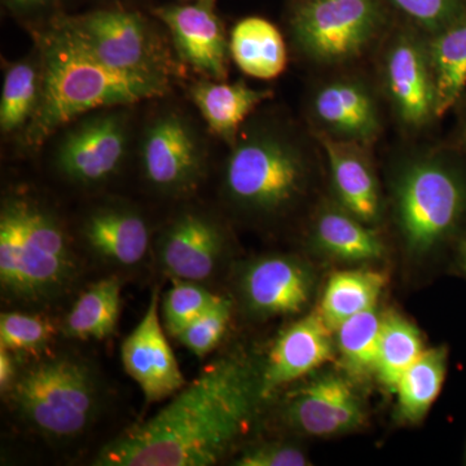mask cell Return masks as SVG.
Listing matches in <instances>:
<instances>
[{
  "mask_svg": "<svg viewBox=\"0 0 466 466\" xmlns=\"http://www.w3.org/2000/svg\"><path fill=\"white\" fill-rule=\"evenodd\" d=\"M395 202L408 247L425 253L459 225L466 208L465 184L449 165L422 159L400 175Z\"/></svg>",
  "mask_w": 466,
  "mask_h": 466,
  "instance_id": "6",
  "label": "cell"
},
{
  "mask_svg": "<svg viewBox=\"0 0 466 466\" xmlns=\"http://www.w3.org/2000/svg\"><path fill=\"white\" fill-rule=\"evenodd\" d=\"M462 139H464V144L466 147V122H465V126H464V133H462Z\"/></svg>",
  "mask_w": 466,
  "mask_h": 466,
  "instance_id": "39",
  "label": "cell"
},
{
  "mask_svg": "<svg viewBox=\"0 0 466 466\" xmlns=\"http://www.w3.org/2000/svg\"><path fill=\"white\" fill-rule=\"evenodd\" d=\"M229 55L242 73L263 81L278 78L288 64L280 30L262 17L236 24L229 36Z\"/></svg>",
  "mask_w": 466,
  "mask_h": 466,
  "instance_id": "22",
  "label": "cell"
},
{
  "mask_svg": "<svg viewBox=\"0 0 466 466\" xmlns=\"http://www.w3.org/2000/svg\"><path fill=\"white\" fill-rule=\"evenodd\" d=\"M382 18L379 0H311L294 17V35L309 57L339 63L366 50Z\"/></svg>",
  "mask_w": 466,
  "mask_h": 466,
  "instance_id": "8",
  "label": "cell"
},
{
  "mask_svg": "<svg viewBox=\"0 0 466 466\" xmlns=\"http://www.w3.org/2000/svg\"><path fill=\"white\" fill-rule=\"evenodd\" d=\"M167 91V76L113 69L88 54L57 23L42 39L41 97L27 142L38 146L78 116L156 99Z\"/></svg>",
  "mask_w": 466,
  "mask_h": 466,
  "instance_id": "2",
  "label": "cell"
},
{
  "mask_svg": "<svg viewBox=\"0 0 466 466\" xmlns=\"http://www.w3.org/2000/svg\"><path fill=\"white\" fill-rule=\"evenodd\" d=\"M57 23L88 54L113 69L168 76L164 46L147 21L135 12L97 9Z\"/></svg>",
  "mask_w": 466,
  "mask_h": 466,
  "instance_id": "7",
  "label": "cell"
},
{
  "mask_svg": "<svg viewBox=\"0 0 466 466\" xmlns=\"http://www.w3.org/2000/svg\"><path fill=\"white\" fill-rule=\"evenodd\" d=\"M7 5L16 8H35L50 5L56 0H5Z\"/></svg>",
  "mask_w": 466,
  "mask_h": 466,
  "instance_id": "37",
  "label": "cell"
},
{
  "mask_svg": "<svg viewBox=\"0 0 466 466\" xmlns=\"http://www.w3.org/2000/svg\"><path fill=\"white\" fill-rule=\"evenodd\" d=\"M260 400V372L247 358L217 359L158 413L103 447L94 464H217L248 431Z\"/></svg>",
  "mask_w": 466,
  "mask_h": 466,
  "instance_id": "1",
  "label": "cell"
},
{
  "mask_svg": "<svg viewBox=\"0 0 466 466\" xmlns=\"http://www.w3.org/2000/svg\"><path fill=\"white\" fill-rule=\"evenodd\" d=\"M272 95V91L257 90L244 82L226 84L214 79L196 82L191 87V99L208 130L227 142L235 139L242 122Z\"/></svg>",
  "mask_w": 466,
  "mask_h": 466,
  "instance_id": "21",
  "label": "cell"
},
{
  "mask_svg": "<svg viewBox=\"0 0 466 466\" xmlns=\"http://www.w3.org/2000/svg\"><path fill=\"white\" fill-rule=\"evenodd\" d=\"M231 311V300L219 296L204 314L187 325L175 339H179L196 357H207L222 341L228 328Z\"/></svg>",
  "mask_w": 466,
  "mask_h": 466,
  "instance_id": "33",
  "label": "cell"
},
{
  "mask_svg": "<svg viewBox=\"0 0 466 466\" xmlns=\"http://www.w3.org/2000/svg\"><path fill=\"white\" fill-rule=\"evenodd\" d=\"M121 281L116 278L103 279L91 285L64 319V336L84 341L112 336L121 315Z\"/></svg>",
  "mask_w": 466,
  "mask_h": 466,
  "instance_id": "24",
  "label": "cell"
},
{
  "mask_svg": "<svg viewBox=\"0 0 466 466\" xmlns=\"http://www.w3.org/2000/svg\"><path fill=\"white\" fill-rule=\"evenodd\" d=\"M159 305V293L155 289L142 321L128 334L121 349L126 372L139 385L149 403L167 400L186 386L161 327Z\"/></svg>",
  "mask_w": 466,
  "mask_h": 466,
  "instance_id": "12",
  "label": "cell"
},
{
  "mask_svg": "<svg viewBox=\"0 0 466 466\" xmlns=\"http://www.w3.org/2000/svg\"><path fill=\"white\" fill-rule=\"evenodd\" d=\"M305 184V161L299 149L275 135L242 140L227 159V196L244 210L260 214L284 210L302 195Z\"/></svg>",
  "mask_w": 466,
  "mask_h": 466,
  "instance_id": "5",
  "label": "cell"
},
{
  "mask_svg": "<svg viewBox=\"0 0 466 466\" xmlns=\"http://www.w3.org/2000/svg\"><path fill=\"white\" fill-rule=\"evenodd\" d=\"M428 52L437 86V116H441L458 103L466 88V12L434 34Z\"/></svg>",
  "mask_w": 466,
  "mask_h": 466,
  "instance_id": "27",
  "label": "cell"
},
{
  "mask_svg": "<svg viewBox=\"0 0 466 466\" xmlns=\"http://www.w3.org/2000/svg\"><path fill=\"white\" fill-rule=\"evenodd\" d=\"M41 97V66L20 61L8 67L0 99V128L11 134L30 124Z\"/></svg>",
  "mask_w": 466,
  "mask_h": 466,
  "instance_id": "30",
  "label": "cell"
},
{
  "mask_svg": "<svg viewBox=\"0 0 466 466\" xmlns=\"http://www.w3.org/2000/svg\"><path fill=\"white\" fill-rule=\"evenodd\" d=\"M56 334L50 319L25 312H3L0 317V346L11 352H38Z\"/></svg>",
  "mask_w": 466,
  "mask_h": 466,
  "instance_id": "32",
  "label": "cell"
},
{
  "mask_svg": "<svg viewBox=\"0 0 466 466\" xmlns=\"http://www.w3.org/2000/svg\"><path fill=\"white\" fill-rule=\"evenodd\" d=\"M421 332L397 312L382 315L375 377L388 390L395 392L400 377L425 351Z\"/></svg>",
  "mask_w": 466,
  "mask_h": 466,
  "instance_id": "28",
  "label": "cell"
},
{
  "mask_svg": "<svg viewBox=\"0 0 466 466\" xmlns=\"http://www.w3.org/2000/svg\"><path fill=\"white\" fill-rule=\"evenodd\" d=\"M447 349H426L398 382L397 415L401 422L415 425L428 415L440 397L447 372Z\"/></svg>",
  "mask_w": 466,
  "mask_h": 466,
  "instance_id": "25",
  "label": "cell"
},
{
  "mask_svg": "<svg viewBox=\"0 0 466 466\" xmlns=\"http://www.w3.org/2000/svg\"><path fill=\"white\" fill-rule=\"evenodd\" d=\"M225 250V236L216 220L198 211L175 218L157 242L162 269L174 280L201 283L216 272Z\"/></svg>",
  "mask_w": 466,
  "mask_h": 466,
  "instance_id": "13",
  "label": "cell"
},
{
  "mask_svg": "<svg viewBox=\"0 0 466 466\" xmlns=\"http://www.w3.org/2000/svg\"><path fill=\"white\" fill-rule=\"evenodd\" d=\"M238 466H306L309 460L299 447L284 443H268L245 451L235 460Z\"/></svg>",
  "mask_w": 466,
  "mask_h": 466,
  "instance_id": "35",
  "label": "cell"
},
{
  "mask_svg": "<svg viewBox=\"0 0 466 466\" xmlns=\"http://www.w3.org/2000/svg\"><path fill=\"white\" fill-rule=\"evenodd\" d=\"M142 168L153 188L167 195L193 191L204 173L200 140L177 113L157 116L143 137Z\"/></svg>",
  "mask_w": 466,
  "mask_h": 466,
  "instance_id": "9",
  "label": "cell"
},
{
  "mask_svg": "<svg viewBox=\"0 0 466 466\" xmlns=\"http://www.w3.org/2000/svg\"><path fill=\"white\" fill-rule=\"evenodd\" d=\"M388 284L383 272L373 269H346L330 276L321 299V317L336 330L348 319L377 308V300Z\"/></svg>",
  "mask_w": 466,
  "mask_h": 466,
  "instance_id": "23",
  "label": "cell"
},
{
  "mask_svg": "<svg viewBox=\"0 0 466 466\" xmlns=\"http://www.w3.org/2000/svg\"><path fill=\"white\" fill-rule=\"evenodd\" d=\"M84 238L99 258L119 267L139 265L148 253V226L130 208H97L85 220Z\"/></svg>",
  "mask_w": 466,
  "mask_h": 466,
  "instance_id": "18",
  "label": "cell"
},
{
  "mask_svg": "<svg viewBox=\"0 0 466 466\" xmlns=\"http://www.w3.org/2000/svg\"><path fill=\"white\" fill-rule=\"evenodd\" d=\"M285 420L300 433L333 437L358 431L366 422L367 413L352 379L328 372L291 392Z\"/></svg>",
  "mask_w": 466,
  "mask_h": 466,
  "instance_id": "11",
  "label": "cell"
},
{
  "mask_svg": "<svg viewBox=\"0 0 466 466\" xmlns=\"http://www.w3.org/2000/svg\"><path fill=\"white\" fill-rule=\"evenodd\" d=\"M173 35L177 54L189 66L214 81L228 70L229 42L211 0L156 9Z\"/></svg>",
  "mask_w": 466,
  "mask_h": 466,
  "instance_id": "15",
  "label": "cell"
},
{
  "mask_svg": "<svg viewBox=\"0 0 466 466\" xmlns=\"http://www.w3.org/2000/svg\"><path fill=\"white\" fill-rule=\"evenodd\" d=\"M16 364H15L12 352L0 346V390L8 394L12 386L17 380Z\"/></svg>",
  "mask_w": 466,
  "mask_h": 466,
  "instance_id": "36",
  "label": "cell"
},
{
  "mask_svg": "<svg viewBox=\"0 0 466 466\" xmlns=\"http://www.w3.org/2000/svg\"><path fill=\"white\" fill-rule=\"evenodd\" d=\"M460 265L466 274V238L460 244Z\"/></svg>",
  "mask_w": 466,
  "mask_h": 466,
  "instance_id": "38",
  "label": "cell"
},
{
  "mask_svg": "<svg viewBox=\"0 0 466 466\" xmlns=\"http://www.w3.org/2000/svg\"><path fill=\"white\" fill-rule=\"evenodd\" d=\"M329 159L334 189L343 208L361 222H375L380 216V195L375 174L354 143L330 137L321 139Z\"/></svg>",
  "mask_w": 466,
  "mask_h": 466,
  "instance_id": "20",
  "label": "cell"
},
{
  "mask_svg": "<svg viewBox=\"0 0 466 466\" xmlns=\"http://www.w3.org/2000/svg\"><path fill=\"white\" fill-rule=\"evenodd\" d=\"M403 14L433 34L455 23L466 12V0H391Z\"/></svg>",
  "mask_w": 466,
  "mask_h": 466,
  "instance_id": "34",
  "label": "cell"
},
{
  "mask_svg": "<svg viewBox=\"0 0 466 466\" xmlns=\"http://www.w3.org/2000/svg\"><path fill=\"white\" fill-rule=\"evenodd\" d=\"M314 238L325 253L348 262H370L385 254L379 236L346 210L328 208L321 213L315 223Z\"/></svg>",
  "mask_w": 466,
  "mask_h": 466,
  "instance_id": "26",
  "label": "cell"
},
{
  "mask_svg": "<svg viewBox=\"0 0 466 466\" xmlns=\"http://www.w3.org/2000/svg\"><path fill=\"white\" fill-rule=\"evenodd\" d=\"M386 86L398 116L408 126L428 124L437 116V86L429 58L410 36H400L386 55Z\"/></svg>",
  "mask_w": 466,
  "mask_h": 466,
  "instance_id": "17",
  "label": "cell"
},
{
  "mask_svg": "<svg viewBox=\"0 0 466 466\" xmlns=\"http://www.w3.org/2000/svg\"><path fill=\"white\" fill-rule=\"evenodd\" d=\"M8 395L17 415L50 440L79 437L99 413L96 376L86 361L70 355L45 359L26 368Z\"/></svg>",
  "mask_w": 466,
  "mask_h": 466,
  "instance_id": "4",
  "label": "cell"
},
{
  "mask_svg": "<svg viewBox=\"0 0 466 466\" xmlns=\"http://www.w3.org/2000/svg\"><path fill=\"white\" fill-rule=\"evenodd\" d=\"M126 147L125 113L100 112L67 131L58 146L56 167L72 182L85 186L103 183L121 167Z\"/></svg>",
  "mask_w": 466,
  "mask_h": 466,
  "instance_id": "10",
  "label": "cell"
},
{
  "mask_svg": "<svg viewBox=\"0 0 466 466\" xmlns=\"http://www.w3.org/2000/svg\"><path fill=\"white\" fill-rule=\"evenodd\" d=\"M78 276V258L56 217L29 198H8L0 211L3 294L43 305L61 299Z\"/></svg>",
  "mask_w": 466,
  "mask_h": 466,
  "instance_id": "3",
  "label": "cell"
},
{
  "mask_svg": "<svg viewBox=\"0 0 466 466\" xmlns=\"http://www.w3.org/2000/svg\"><path fill=\"white\" fill-rule=\"evenodd\" d=\"M333 334L319 309L283 330L260 372L263 400L332 360Z\"/></svg>",
  "mask_w": 466,
  "mask_h": 466,
  "instance_id": "16",
  "label": "cell"
},
{
  "mask_svg": "<svg viewBox=\"0 0 466 466\" xmlns=\"http://www.w3.org/2000/svg\"><path fill=\"white\" fill-rule=\"evenodd\" d=\"M245 306L263 318L299 314L312 293V274L294 257L268 256L253 260L242 272Z\"/></svg>",
  "mask_w": 466,
  "mask_h": 466,
  "instance_id": "14",
  "label": "cell"
},
{
  "mask_svg": "<svg viewBox=\"0 0 466 466\" xmlns=\"http://www.w3.org/2000/svg\"><path fill=\"white\" fill-rule=\"evenodd\" d=\"M315 116L330 134L349 143H368L380 130L379 113L370 92L359 84L337 81L315 95Z\"/></svg>",
  "mask_w": 466,
  "mask_h": 466,
  "instance_id": "19",
  "label": "cell"
},
{
  "mask_svg": "<svg viewBox=\"0 0 466 466\" xmlns=\"http://www.w3.org/2000/svg\"><path fill=\"white\" fill-rule=\"evenodd\" d=\"M382 315L377 308L370 309L343 321L334 330L339 359L350 379L375 376Z\"/></svg>",
  "mask_w": 466,
  "mask_h": 466,
  "instance_id": "29",
  "label": "cell"
},
{
  "mask_svg": "<svg viewBox=\"0 0 466 466\" xmlns=\"http://www.w3.org/2000/svg\"><path fill=\"white\" fill-rule=\"evenodd\" d=\"M217 294L193 281L175 280L162 300V317L168 334L177 337L187 325L200 317L216 300Z\"/></svg>",
  "mask_w": 466,
  "mask_h": 466,
  "instance_id": "31",
  "label": "cell"
}]
</instances>
